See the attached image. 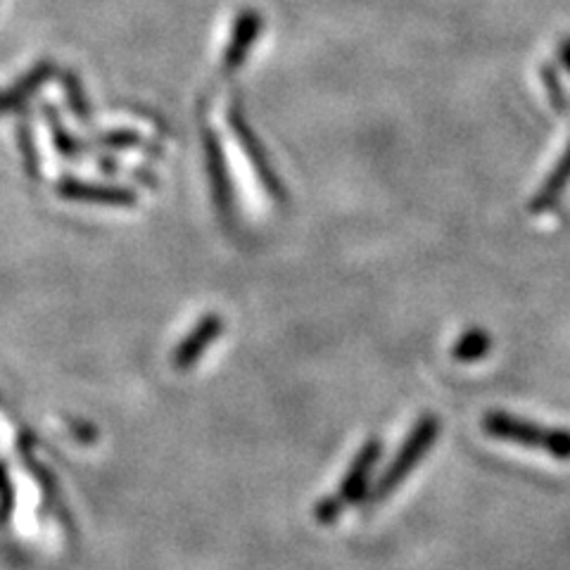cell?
I'll return each instance as SVG.
<instances>
[{
    "mask_svg": "<svg viewBox=\"0 0 570 570\" xmlns=\"http://www.w3.org/2000/svg\"><path fill=\"white\" fill-rule=\"evenodd\" d=\"M224 333V318L219 314H205L198 326H195L178 347L174 350V368L176 371H190L200 362V356L217 343V337Z\"/></svg>",
    "mask_w": 570,
    "mask_h": 570,
    "instance_id": "ba28073f",
    "label": "cell"
},
{
    "mask_svg": "<svg viewBox=\"0 0 570 570\" xmlns=\"http://www.w3.org/2000/svg\"><path fill=\"white\" fill-rule=\"evenodd\" d=\"M0 488H8V466L0 463Z\"/></svg>",
    "mask_w": 570,
    "mask_h": 570,
    "instance_id": "ac0fdd59",
    "label": "cell"
},
{
    "mask_svg": "<svg viewBox=\"0 0 570 570\" xmlns=\"http://www.w3.org/2000/svg\"><path fill=\"white\" fill-rule=\"evenodd\" d=\"M203 146H205V163H207V176L212 186V200L217 212L224 219L234 217V188H230V176L226 167L224 148L212 129H205L203 134Z\"/></svg>",
    "mask_w": 570,
    "mask_h": 570,
    "instance_id": "8992f818",
    "label": "cell"
},
{
    "mask_svg": "<svg viewBox=\"0 0 570 570\" xmlns=\"http://www.w3.org/2000/svg\"><path fill=\"white\" fill-rule=\"evenodd\" d=\"M383 454V442L371 438L364 442V448L356 452L354 461L350 463V469L343 478L341 488L335 490V502L341 504L343 511H347L350 507L364 502V499L368 497V483H371V475H373V469H376V463Z\"/></svg>",
    "mask_w": 570,
    "mask_h": 570,
    "instance_id": "277c9868",
    "label": "cell"
},
{
    "mask_svg": "<svg viewBox=\"0 0 570 570\" xmlns=\"http://www.w3.org/2000/svg\"><path fill=\"white\" fill-rule=\"evenodd\" d=\"M492 350V337L483 328H471L463 333L452 347V356L461 364L480 362Z\"/></svg>",
    "mask_w": 570,
    "mask_h": 570,
    "instance_id": "7c38bea8",
    "label": "cell"
},
{
    "mask_svg": "<svg viewBox=\"0 0 570 570\" xmlns=\"http://www.w3.org/2000/svg\"><path fill=\"white\" fill-rule=\"evenodd\" d=\"M568 184H570V142H568L566 153L561 155V159L557 163V167L551 169L549 176L544 178V184L540 186L538 195H534V198L530 200V212L542 214V212L554 209Z\"/></svg>",
    "mask_w": 570,
    "mask_h": 570,
    "instance_id": "30bf717a",
    "label": "cell"
},
{
    "mask_svg": "<svg viewBox=\"0 0 570 570\" xmlns=\"http://www.w3.org/2000/svg\"><path fill=\"white\" fill-rule=\"evenodd\" d=\"M43 117L48 121V129H50V140L56 150L65 157V159H79L86 153V142H81L79 138L71 136L67 131V127L62 124L58 110L52 105H43Z\"/></svg>",
    "mask_w": 570,
    "mask_h": 570,
    "instance_id": "8fae6325",
    "label": "cell"
},
{
    "mask_svg": "<svg viewBox=\"0 0 570 570\" xmlns=\"http://www.w3.org/2000/svg\"><path fill=\"white\" fill-rule=\"evenodd\" d=\"M58 67L52 65L50 60H43L39 65H33L24 77L17 79L14 83H10L6 91H0V115H10L20 107L27 105V100L39 91L41 86H46L52 77H56Z\"/></svg>",
    "mask_w": 570,
    "mask_h": 570,
    "instance_id": "9c48e42d",
    "label": "cell"
},
{
    "mask_svg": "<svg viewBox=\"0 0 570 570\" xmlns=\"http://www.w3.org/2000/svg\"><path fill=\"white\" fill-rule=\"evenodd\" d=\"M60 83H62L67 105H69L71 115H75V119L81 121V124H91V105H88V98H86V91H83L79 75L65 69V71H60Z\"/></svg>",
    "mask_w": 570,
    "mask_h": 570,
    "instance_id": "5bb4252c",
    "label": "cell"
},
{
    "mask_svg": "<svg viewBox=\"0 0 570 570\" xmlns=\"http://www.w3.org/2000/svg\"><path fill=\"white\" fill-rule=\"evenodd\" d=\"M559 58H561L563 67L568 69V75H570V36H566V39L561 41V46H559Z\"/></svg>",
    "mask_w": 570,
    "mask_h": 570,
    "instance_id": "e0dca14e",
    "label": "cell"
},
{
    "mask_svg": "<svg viewBox=\"0 0 570 570\" xmlns=\"http://www.w3.org/2000/svg\"><path fill=\"white\" fill-rule=\"evenodd\" d=\"M264 20L262 14L253 8H245L238 12L234 31H230V41L224 48V58H222V69L224 75H234L236 69H240L249 56V50L255 48L259 33H262Z\"/></svg>",
    "mask_w": 570,
    "mask_h": 570,
    "instance_id": "52a82bcc",
    "label": "cell"
},
{
    "mask_svg": "<svg viewBox=\"0 0 570 570\" xmlns=\"http://www.w3.org/2000/svg\"><path fill=\"white\" fill-rule=\"evenodd\" d=\"M58 198L67 203H83V205H107V207H131L138 203V195L131 188L124 186H100L79 181V178H60L56 186Z\"/></svg>",
    "mask_w": 570,
    "mask_h": 570,
    "instance_id": "5b68a950",
    "label": "cell"
},
{
    "mask_svg": "<svg viewBox=\"0 0 570 570\" xmlns=\"http://www.w3.org/2000/svg\"><path fill=\"white\" fill-rule=\"evenodd\" d=\"M540 71H542V83H544V88H547L551 105H554L561 115H566V112L570 110V105H568V100H566V96H563V88H561V83H559L557 71L551 69L549 65H544Z\"/></svg>",
    "mask_w": 570,
    "mask_h": 570,
    "instance_id": "2e32d148",
    "label": "cell"
},
{
    "mask_svg": "<svg viewBox=\"0 0 570 570\" xmlns=\"http://www.w3.org/2000/svg\"><path fill=\"white\" fill-rule=\"evenodd\" d=\"M228 124H230V129H234V134H236V140H238L243 155L247 157V163L253 165V169H255L257 178L262 181V186L266 188V193H269L274 200L283 203L285 200V190H283L278 176H276V171H274V167L269 163V157H266V153L262 148V140L257 138L253 127H249V121L245 119L240 100H236L234 105L228 107Z\"/></svg>",
    "mask_w": 570,
    "mask_h": 570,
    "instance_id": "3957f363",
    "label": "cell"
},
{
    "mask_svg": "<svg viewBox=\"0 0 570 570\" xmlns=\"http://www.w3.org/2000/svg\"><path fill=\"white\" fill-rule=\"evenodd\" d=\"M94 146H98L102 150H131V148L142 146V138L138 131H131V129L102 131V134L94 136Z\"/></svg>",
    "mask_w": 570,
    "mask_h": 570,
    "instance_id": "9a60e30c",
    "label": "cell"
},
{
    "mask_svg": "<svg viewBox=\"0 0 570 570\" xmlns=\"http://www.w3.org/2000/svg\"><path fill=\"white\" fill-rule=\"evenodd\" d=\"M483 431L494 440L542 450L559 461H570V431H561V428H544L507 412H488L483 416Z\"/></svg>",
    "mask_w": 570,
    "mask_h": 570,
    "instance_id": "7a4b0ae2",
    "label": "cell"
},
{
    "mask_svg": "<svg viewBox=\"0 0 570 570\" xmlns=\"http://www.w3.org/2000/svg\"><path fill=\"white\" fill-rule=\"evenodd\" d=\"M17 142H20L22 165H24L27 176L31 178V181H39L41 178V153H39V146H36L31 121L27 115H22L20 124H17Z\"/></svg>",
    "mask_w": 570,
    "mask_h": 570,
    "instance_id": "4fadbf2b",
    "label": "cell"
},
{
    "mask_svg": "<svg viewBox=\"0 0 570 570\" xmlns=\"http://www.w3.org/2000/svg\"><path fill=\"white\" fill-rule=\"evenodd\" d=\"M440 431H442V423L438 416L433 414H425L414 428L412 433L406 435L404 444L400 448V452L395 454V459L390 461V466L383 471V475L379 478L376 488H373L366 497V502L371 507L376 504H383L385 499L395 492L404 480L412 475V471L419 466V463L423 461V456L431 452V448L435 444V440L440 438Z\"/></svg>",
    "mask_w": 570,
    "mask_h": 570,
    "instance_id": "6da1fadb",
    "label": "cell"
}]
</instances>
